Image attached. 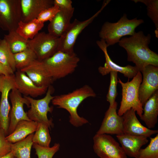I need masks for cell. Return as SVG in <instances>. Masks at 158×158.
Wrapping results in <instances>:
<instances>
[{"label": "cell", "mask_w": 158, "mask_h": 158, "mask_svg": "<svg viewBox=\"0 0 158 158\" xmlns=\"http://www.w3.org/2000/svg\"><path fill=\"white\" fill-rule=\"evenodd\" d=\"M4 76V75H0V92Z\"/></svg>", "instance_id": "obj_39"}, {"label": "cell", "mask_w": 158, "mask_h": 158, "mask_svg": "<svg viewBox=\"0 0 158 158\" xmlns=\"http://www.w3.org/2000/svg\"><path fill=\"white\" fill-rule=\"evenodd\" d=\"M72 1L71 0H54V5H57L59 9L71 10L74 8L72 6Z\"/></svg>", "instance_id": "obj_36"}, {"label": "cell", "mask_w": 158, "mask_h": 158, "mask_svg": "<svg viewBox=\"0 0 158 158\" xmlns=\"http://www.w3.org/2000/svg\"><path fill=\"white\" fill-rule=\"evenodd\" d=\"M20 70L24 72L39 87H48L54 81L42 61L37 59Z\"/></svg>", "instance_id": "obj_18"}, {"label": "cell", "mask_w": 158, "mask_h": 158, "mask_svg": "<svg viewBox=\"0 0 158 158\" xmlns=\"http://www.w3.org/2000/svg\"><path fill=\"white\" fill-rule=\"evenodd\" d=\"M96 96L93 89L86 85L71 92L54 96L51 102L58 108L66 110L70 114V123L74 126L78 127L89 122L78 115L77 111L78 107L86 99Z\"/></svg>", "instance_id": "obj_2"}, {"label": "cell", "mask_w": 158, "mask_h": 158, "mask_svg": "<svg viewBox=\"0 0 158 158\" xmlns=\"http://www.w3.org/2000/svg\"><path fill=\"white\" fill-rule=\"evenodd\" d=\"M104 1L100 8L97 12L89 19L80 21L75 19L60 38V45L58 50L68 53L74 52L73 48L76 40L82 31L93 21L110 2Z\"/></svg>", "instance_id": "obj_8"}, {"label": "cell", "mask_w": 158, "mask_h": 158, "mask_svg": "<svg viewBox=\"0 0 158 158\" xmlns=\"http://www.w3.org/2000/svg\"><path fill=\"white\" fill-rule=\"evenodd\" d=\"M9 96L11 107L10 114L9 125L8 135L14 131L19 121L23 120L31 121L23 109L24 104L28 107H30V104L28 100L24 96L23 97L22 94L16 87L11 90Z\"/></svg>", "instance_id": "obj_11"}, {"label": "cell", "mask_w": 158, "mask_h": 158, "mask_svg": "<svg viewBox=\"0 0 158 158\" xmlns=\"http://www.w3.org/2000/svg\"><path fill=\"white\" fill-rule=\"evenodd\" d=\"M0 75L8 76L13 75L0 63Z\"/></svg>", "instance_id": "obj_37"}, {"label": "cell", "mask_w": 158, "mask_h": 158, "mask_svg": "<svg viewBox=\"0 0 158 158\" xmlns=\"http://www.w3.org/2000/svg\"><path fill=\"white\" fill-rule=\"evenodd\" d=\"M142 80L141 72L138 71L132 80L123 82L118 78V83L122 87V99L117 114L122 116L131 109H133L140 117L143 112L142 105L139 97V89Z\"/></svg>", "instance_id": "obj_5"}, {"label": "cell", "mask_w": 158, "mask_h": 158, "mask_svg": "<svg viewBox=\"0 0 158 158\" xmlns=\"http://www.w3.org/2000/svg\"><path fill=\"white\" fill-rule=\"evenodd\" d=\"M0 63L12 74H14L16 69L14 54L4 38L0 39Z\"/></svg>", "instance_id": "obj_25"}, {"label": "cell", "mask_w": 158, "mask_h": 158, "mask_svg": "<svg viewBox=\"0 0 158 158\" xmlns=\"http://www.w3.org/2000/svg\"><path fill=\"white\" fill-rule=\"evenodd\" d=\"M150 138L149 144L145 148L140 149L137 158H158V134Z\"/></svg>", "instance_id": "obj_31"}, {"label": "cell", "mask_w": 158, "mask_h": 158, "mask_svg": "<svg viewBox=\"0 0 158 158\" xmlns=\"http://www.w3.org/2000/svg\"><path fill=\"white\" fill-rule=\"evenodd\" d=\"M93 141L94 151L100 158H127L122 147L111 136L96 134Z\"/></svg>", "instance_id": "obj_10"}, {"label": "cell", "mask_w": 158, "mask_h": 158, "mask_svg": "<svg viewBox=\"0 0 158 158\" xmlns=\"http://www.w3.org/2000/svg\"><path fill=\"white\" fill-rule=\"evenodd\" d=\"M126 154L130 157L137 158L139 151L143 145L148 142L147 138L123 134L116 135Z\"/></svg>", "instance_id": "obj_20"}, {"label": "cell", "mask_w": 158, "mask_h": 158, "mask_svg": "<svg viewBox=\"0 0 158 158\" xmlns=\"http://www.w3.org/2000/svg\"><path fill=\"white\" fill-rule=\"evenodd\" d=\"M32 147L35 150L38 158H52L59 150L60 145L59 143H55L52 147H44L33 143Z\"/></svg>", "instance_id": "obj_32"}, {"label": "cell", "mask_w": 158, "mask_h": 158, "mask_svg": "<svg viewBox=\"0 0 158 158\" xmlns=\"http://www.w3.org/2000/svg\"><path fill=\"white\" fill-rule=\"evenodd\" d=\"M15 87L14 74L8 76L4 75L0 90V127L4 130L6 136L8 135L9 125L11 109L8 96L11 90Z\"/></svg>", "instance_id": "obj_13"}, {"label": "cell", "mask_w": 158, "mask_h": 158, "mask_svg": "<svg viewBox=\"0 0 158 158\" xmlns=\"http://www.w3.org/2000/svg\"><path fill=\"white\" fill-rule=\"evenodd\" d=\"M151 38L150 34L145 35L139 31L129 37H122L118 42L126 51L127 60L134 63L140 72L148 65L158 67V54L149 47Z\"/></svg>", "instance_id": "obj_1"}, {"label": "cell", "mask_w": 158, "mask_h": 158, "mask_svg": "<svg viewBox=\"0 0 158 158\" xmlns=\"http://www.w3.org/2000/svg\"><path fill=\"white\" fill-rule=\"evenodd\" d=\"M74 9V8L71 10L59 9L48 25V33L58 37H61L71 23L70 21Z\"/></svg>", "instance_id": "obj_21"}, {"label": "cell", "mask_w": 158, "mask_h": 158, "mask_svg": "<svg viewBox=\"0 0 158 158\" xmlns=\"http://www.w3.org/2000/svg\"><path fill=\"white\" fill-rule=\"evenodd\" d=\"M117 103L109 106L105 114L101 125L96 134L120 135L123 133V118L117 112Z\"/></svg>", "instance_id": "obj_14"}, {"label": "cell", "mask_w": 158, "mask_h": 158, "mask_svg": "<svg viewBox=\"0 0 158 158\" xmlns=\"http://www.w3.org/2000/svg\"><path fill=\"white\" fill-rule=\"evenodd\" d=\"M4 38L8 44L13 54L21 52L28 48V40L24 38L16 30L9 32L7 34L4 35Z\"/></svg>", "instance_id": "obj_26"}, {"label": "cell", "mask_w": 158, "mask_h": 158, "mask_svg": "<svg viewBox=\"0 0 158 158\" xmlns=\"http://www.w3.org/2000/svg\"><path fill=\"white\" fill-rule=\"evenodd\" d=\"M80 59L74 52L58 50L51 56L41 61L54 80L73 73L77 67Z\"/></svg>", "instance_id": "obj_4"}, {"label": "cell", "mask_w": 158, "mask_h": 158, "mask_svg": "<svg viewBox=\"0 0 158 158\" xmlns=\"http://www.w3.org/2000/svg\"><path fill=\"white\" fill-rule=\"evenodd\" d=\"M135 111L131 109L122 116L124 134L150 138L158 133V130L150 129L142 125L137 118Z\"/></svg>", "instance_id": "obj_16"}, {"label": "cell", "mask_w": 158, "mask_h": 158, "mask_svg": "<svg viewBox=\"0 0 158 158\" xmlns=\"http://www.w3.org/2000/svg\"><path fill=\"white\" fill-rule=\"evenodd\" d=\"M144 22L143 20L137 18L129 19L124 13L116 22H105L99 32V37L108 47L118 43L123 37L133 35L136 28Z\"/></svg>", "instance_id": "obj_3"}, {"label": "cell", "mask_w": 158, "mask_h": 158, "mask_svg": "<svg viewBox=\"0 0 158 158\" xmlns=\"http://www.w3.org/2000/svg\"><path fill=\"white\" fill-rule=\"evenodd\" d=\"M110 80L109 90L107 95V101L109 103V106L114 104L117 95V86L118 83V72L112 71L110 73Z\"/></svg>", "instance_id": "obj_33"}, {"label": "cell", "mask_w": 158, "mask_h": 158, "mask_svg": "<svg viewBox=\"0 0 158 158\" xmlns=\"http://www.w3.org/2000/svg\"><path fill=\"white\" fill-rule=\"evenodd\" d=\"M52 0H20L21 21L27 22L37 19L44 10L54 5Z\"/></svg>", "instance_id": "obj_19"}, {"label": "cell", "mask_w": 158, "mask_h": 158, "mask_svg": "<svg viewBox=\"0 0 158 158\" xmlns=\"http://www.w3.org/2000/svg\"><path fill=\"white\" fill-rule=\"evenodd\" d=\"M44 26V23L37 19L27 22L21 21L16 30L20 35L27 40L32 39Z\"/></svg>", "instance_id": "obj_24"}, {"label": "cell", "mask_w": 158, "mask_h": 158, "mask_svg": "<svg viewBox=\"0 0 158 158\" xmlns=\"http://www.w3.org/2000/svg\"><path fill=\"white\" fill-rule=\"evenodd\" d=\"M14 154L13 151H11L8 153L4 155L0 156V158H14Z\"/></svg>", "instance_id": "obj_38"}, {"label": "cell", "mask_w": 158, "mask_h": 158, "mask_svg": "<svg viewBox=\"0 0 158 158\" xmlns=\"http://www.w3.org/2000/svg\"><path fill=\"white\" fill-rule=\"evenodd\" d=\"M135 3L141 2L147 6V15L151 19L155 26V31L156 37L158 36V0H133Z\"/></svg>", "instance_id": "obj_30"}, {"label": "cell", "mask_w": 158, "mask_h": 158, "mask_svg": "<svg viewBox=\"0 0 158 158\" xmlns=\"http://www.w3.org/2000/svg\"><path fill=\"white\" fill-rule=\"evenodd\" d=\"M21 18L20 0H0V27L3 30H16Z\"/></svg>", "instance_id": "obj_9"}, {"label": "cell", "mask_w": 158, "mask_h": 158, "mask_svg": "<svg viewBox=\"0 0 158 158\" xmlns=\"http://www.w3.org/2000/svg\"><path fill=\"white\" fill-rule=\"evenodd\" d=\"M59 11V7L56 5H54L42 11L37 19L43 23L48 21L50 22Z\"/></svg>", "instance_id": "obj_34"}, {"label": "cell", "mask_w": 158, "mask_h": 158, "mask_svg": "<svg viewBox=\"0 0 158 158\" xmlns=\"http://www.w3.org/2000/svg\"><path fill=\"white\" fill-rule=\"evenodd\" d=\"M96 43L104 55L105 61L103 66H100L98 68L99 73L103 76L109 74L112 71L120 72L124 76L129 79L133 78L139 71L135 66L128 65L125 66H121L114 62L111 59L108 53V47L103 40L96 41Z\"/></svg>", "instance_id": "obj_15"}, {"label": "cell", "mask_w": 158, "mask_h": 158, "mask_svg": "<svg viewBox=\"0 0 158 158\" xmlns=\"http://www.w3.org/2000/svg\"><path fill=\"white\" fill-rule=\"evenodd\" d=\"M14 158H16L15 157Z\"/></svg>", "instance_id": "obj_40"}, {"label": "cell", "mask_w": 158, "mask_h": 158, "mask_svg": "<svg viewBox=\"0 0 158 158\" xmlns=\"http://www.w3.org/2000/svg\"><path fill=\"white\" fill-rule=\"evenodd\" d=\"M6 137L4 130L0 127V156L6 154L11 151L12 143L7 140Z\"/></svg>", "instance_id": "obj_35"}, {"label": "cell", "mask_w": 158, "mask_h": 158, "mask_svg": "<svg viewBox=\"0 0 158 158\" xmlns=\"http://www.w3.org/2000/svg\"><path fill=\"white\" fill-rule=\"evenodd\" d=\"M143 112L140 119L150 129L154 128L158 121V90H156L143 106Z\"/></svg>", "instance_id": "obj_22"}, {"label": "cell", "mask_w": 158, "mask_h": 158, "mask_svg": "<svg viewBox=\"0 0 158 158\" xmlns=\"http://www.w3.org/2000/svg\"><path fill=\"white\" fill-rule=\"evenodd\" d=\"M60 38L48 32H39L32 39L28 40V48L35 54L37 59L42 61L59 50Z\"/></svg>", "instance_id": "obj_7"}, {"label": "cell", "mask_w": 158, "mask_h": 158, "mask_svg": "<svg viewBox=\"0 0 158 158\" xmlns=\"http://www.w3.org/2000/svg\"><path fill=\"white\" fill-rule=\"evenodd\" d=\"M54 91L53 87L49 86L45 96L40 99H35L29 96H24L29 101L30 108L26 112L29 118L32 121L37 123L43 122L47 124L49 129L53 126L52 119L47 118L48 113H51L53 107L49 106V104L54 98L52 95Z\"/></svg>", "instance_id": "obj_6"}, {"label": "cell", "mask_w": 158, "mask_h": 158, "mask_svg": "<svg viewBox=\"0 0 158 158\" xmlns=\"http://www.w3.org/2000/svg\"><path fill=\"white\" fill-rule=\"evenodd\" d=\"M34 134L28 136L25 139L12 144L11 151L16 158H31L30 152L33 142L32 138Z\"/></svg>", "instance_id": "obj_27"}, {"label": "cell", "mask_w": 158, "mask_h": 158, "mask_svg": "<svg viewBox=\"0 0 158 158\" xmlns=\"http://www.w3.org/2000/svg\"><path fill=\"white\" fill-rule=\"evenodd\" d=\"M38 123L37 128L32 138L33 143L43 147H50L51 138L49 133V127L45 123Z\"/></svg>", "instance_id": "obj_28"}, {"label": "cell", "mask_w": 158, "mask_h": 158, "mask_svg": "<svg viewBox=\"0 0 158 158\" xmlns=\"http://www.w3.org/2000/svg\"><path fill=\"white\" fill-rule=\"evenodd\" d=\"M38 124L32 121H20L17 123L14 131L6 136V138L12 144L20 141L35 132Z\"/></svg>", "instance_id": "obj_23"}, {"label": "cell", "mask_w": 158, "mask_h": 158, "mask_svg": "<svg viewBox=\"0 0 158 158\" xmlns=\"http://www.w3.org/2000/svg\"><path fill=\"white\" fill-rule=\"evenodd\" d=\"M142 82L139 89V97L143 107L152 95L158 89V67L148 65L140 71Z\"/></svg>", "instance_id": "obj_12"}, {"label": "cell", "mask_w": 158, "mask_h": 158, "mask_svg": "<svg viewBox=\"0 0 158 158\" xmlns=\"http://www.w3.org/2000/svg\"><path fill=\"white\" fill-rule=\"evenodd\" d=\"M16 67L20 70L27 66L37 59L34 52L28 48L21 52L14 54Z\"/></svg>", "instance_id": "obj_29"}, {"label": "cell", "mask_w": 158, "mask_h": 158, "mask_svg": "<svg viewBox=\"0 0 158 158\" xmlns=\"http://www.w3.org/2000/svg\"><path fill=\"white\" fill-rule=\"evenodd\" d=\"M14 80L16 88L21 94L33 98L46 93L48 87L37 86L24 72L20 70L15 72Z\"/></svg>", "instance_id": "obj_17"}]
</instances>
